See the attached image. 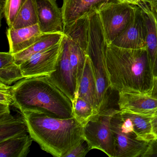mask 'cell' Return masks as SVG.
Returning a JSON list of instances; mask_svg holds the SVG:
<instances>
[{
    "instance_id": "cell-1",
    "label": "cell",
    "mask_w": 157,
    "mask_h": 157,
    "mask_svg": "<svg viewBox=\"0 0 157 157\" xmlns=\"http://www.w3.org/2000/svg\"><path fill=\"white\" fill-rule=\"evenodd\" d=\"M106 66L111 90L148 94L153 77L147 48L128 49L108 44Z\"/></svg>"
},
{
    "instance_id": "cell-2",
    "label": "cell",
    "mask_w": 157,
    "mask_h": 157,
    "mask_svg": "<svg viewBox=\"0 0 157 157\" xmlns=\"http://www.w3.org/2000/svg\"><path fill=\"white\" fill-rule=\"evenodd\" d=\"M13 105L21 113H43L61 119L72 118V101L48 76L24 78L12 86Z\"/></svg>"
},
{
    "instance_id": "cell-3",
    "label": "cell",
    "mask_w": 157,
    "mask_h": 157,
    "mask_svg": "<svg viewBox=\"0 0 157 157\" xmlns=\"http://www.w3.org/2000/svg\"><path fill=\"white\" fill-rule=\"evenodd\" d=\"M21 114L33 140L54 157H64L84 139L83 126L74 117L61 119L30 112Z\"/></svg>"
},
{
    "instance_id": "cell-4",
    "label": "cell",
    "mask_w": 157,
    "mask_h": 157,
    "mask_svg": "<svg viewBox=\"0 0 157 157\" xmlns=\"http://www.w3.org/2000/svg\"><path fill=\"white\" fill-rule=\"evenodd\" d=\"M90 32L87 55L90 59L97 87L95 111L110 100V82L106 66L107 43L98 12L89 13Z\"/></svg>"
},
{
    "instance_id": "cell-5",
    "label": "cell",
    "mask_w": 157,
    "mask_h": 157,
    "mask_svg": "<svg viewBox=\"0 0 157 157\" xmlns=\"http://www.w3.org/2000/svg\"><path fill=\"white\" fill-rule=\"evenodd\" d=\"M111 130L113 137L114 157H151L154 141L139 140L133 131L130 120L120 112L112 119Z\"/></svg>"
},
{
    "instance_id": "cell-6",
    "label": "cell",
    "mask_w": 157,
    "mask_h": 157,
    "mask_svg": "<svg viewBox=\"0 0 157 157\" xmlns=\"http://www.w3.org/2000/svg\"><path fill=\"white\" fill-rule=\"evenodd\" d=\"M119 110L108 104L98 111L83 127V138L91 149L101 151L109 157H114L113 137L111 122Z\"/></svg>"
},
{
    "instance_id": "cell-7",
    "label": "cell",
    "mask_w": 157,
    "mask_h": 157,
    "mask_svg": "<svg viewBox=\"0 0 157 157\" xmlns=\"http://www.w3.org/2000/svg\"><path fill=\"white\" fill-rule=\"evenodd\" d=\"M137 5L123 2L104 7L98 12L108 44H112L128 26Z\"/></svg>"
},
{
    "instance_id": "cell-8",
    "label": "cell",
    "mask_w": 157,
    "mask_h": 157,
    "mask_svg": "<svg viewBox=\"0 0 157 157\" xmlns=\"http://www.w3.org/2000/svg\"><path fill=\"white\" fill-rule=\"evenodd\" d=\"M48 77L72 102L75 100L77 96L78 86L70 61L67 37L64 34L61 41V48L56 71Z\"/></svg>"
},
{
    "instance_id": "cell-9",
    "label": "cell",
    "mask_w": 157,
    "mask_h": 157,
    "mask_svg": "<svg viewBox=\"0 0 157 157\" xmlns=\"http://www.w3.org/2000/svg\"><path fill=\"white\" fill-rule=\"evenodd\" d=\"M60 48L61 42L21 63L20 66L24 78L48 76L55 71Z\"/></svg>"
},
{
    "instance_id": "cell-10",
    "label": "cell",
    "mask_w": 157,
    "mask_h": 157,
    "mask_svg": "<svg viewBox=\"0 0 157 157\" xmlns=\"http://www.w3.org/2000/svg\"><path fill=\"white\" fill-rule=\"evenodd\" d=\"M147 24L144 13L137 6L132 21L124 32L112 44L124 48L141 49L147 46Z\"/></svg>"
},
{
    "instance_id": "cell-11",
    "label": "cell",
    "mask_w": 157,
    "mask_h": 157,
    "mask_svg": "<svg viewBox=\"0 0 157 157\" xmlns=\"http://www.w3.org/2000/svg\"><path fill=\"white\" fill-rule=\"evenodd\" d=\"M118 95L121 112L149 117L157 113V99L147 94L121 91Z\"/></svg>"
},
{
    "instance_id": "cell-12",
    "label": "cell",
    "mask_w": 157,
    "mask_h": 157,
    "mask_svg": "<svg viewBox=\"0 0 157 157\" xmlns=\"http://www.w3.org/2000/svg\"><path fill=\"white\" fill-rule=\"evenodd\" d=\"M38 24L42 33H63L64 21L56 0H35Z\"/></svg>"
},
{
    "instance_id": "cell-13",
    "label": "cell",
    "mask_w": 157,
    "mask_h": 157,
    "mask_svg": "<svg viewBox=\"0 0 157 157\" xmlns=\"http://www.w3.org/2000/svg\"><path fill=\"white\" fill-rule=\"evenodd\" d=\"M123 2V0H63L61 10L64 26L71 24L91 11H98L104 7Z\"/></svg>"
},
{
    "instance_id": "cell-14",
    "label": "cell",
    "mask_w": 157,
    "mask_h": 157,
    "mask_svg": "<svg viewBox=\"0 0 157 157\" xmlns=\"http://www.w3.org/2000/svg\"><path fill=\"white\" fill-rule=\"evenodd\" d=\"M143 11L147 29V48L153 80L157 75V18L153 9L141 1L137 5Z\"/></svg>"
},
{
    "instance_id": "cell-15",
    "label": "cell",
    "mask_w": 157,
    "mask_h": 157,
    "mask_svg": "<svg viewBox=\"0 0 157 157\" xmlns=\"http://www.w3.org/2000/svg\"><path fill=\"white\" fill-rule=\"evenodd\" d=\"M42 34L38 24L20 29L9 27L7 31L9 52L15 55L27 49L37 41Z\"/></svg>"
},
{
    "instance_id": "cell-16",
    "label": "cell",
    "mask_w": 157,
    "mask_h": 157,
    "mask_svg": "<svg viewBox=\"0 0 157 157\" xmlns=\"http://www.w3.org/2000/svg\"><path fill=\"white\" fill-rule=\"evenodd\" d=\"M26 134L29 130L22 114L14 116L9 112L0 115V142Z\"/></svg>"
},
{
    "instance_id": "cell-17",
    "label": "cell",
    "mask_w": 157,
    "mask_h": 157,
    "mask_svg": "<svg viewBox=\"0 0 157 157\" xmlns=\"http://www.w3.org/2000/svg\"><path fill=\"white\" fill-rule=\"evenodd\" d=\"M77 96L90 104L95 110L97 97L96 80L91 61L88 55L83 73L78 86Z\"/></svg>"
},
{
    "instance_id": "cell-18",
    "label": "cell",
    "mask_w": 157,
    "mask_h": 157,
    "mask_svg": "<svg viewBox=\"0 0 157 157\" xmlns=\"http://www.w3.org/2000/svg\"><path fill=\"white\" fill-rule=\"evenodd\" d=\"M63 33H42L39 38L31 46L14 55L15 63L20 65L32 56L40 53L59 44L63 36Z\"/></svg>"
},
{
    "instance_id": "cell-19",
    "label": "cell",
    "mask_w": 157,
    "mask_h": 157,
    "mask_svg": "<svg viewBox=\"0 0 157 157\" xmlns=\"http://www.w3.org/2000/svg\"><path fill=\"white\" fill-rule=\"evenodd\" d=\"M90 32L89 13L67 26H63V33L78 44L87 53Z\"/></svg>"
},
{
    "instance_id": "cell-20",
    "label": "cell",
    "mask_w": 157,
    "mask_h": 157,
    "mask_svg": "<svg viewBox=\"0 0 157 157\" xmlns=\"http://www.w3.org/2000/svg\"><path fill=\"white\" fill-rule=\"evenodd\" d=\"M33 140L29 134H26L0 142V157H26Z\"/></svg>"
},
{
    "instance_id": "cell-21",
    "label": "cell",
    "mask_w": 157,
    "mask_h": 157,
    "mask_svg": "<svg viewBox=\"0 0 157 157\" xmlns=\"http://www.w3.org/2000/svg\"><path fill=\"white\" fill-rule=\"evenodd\" d=\"M120 113L130 120L133 131L139 140L148 142L156 140L151 121V117L123 113L121 111Z\"/></svg>"
},
{
    "instance_id": "cell-22",
    "label": "cell",
    "mask_w": 157,
    "mask_h": 157,
    "mask_svg": "<svg viewBox=\"0 0 157 157\" xmlns=\"http://www.w3.org/2000/svg\"><path fill=\"white\" fill-rule=\"evenodd\" d=\"M67 38L70 61L78 88L83 73L87 53L74 41L68 37Z\"/></svg>"
},
{
    "instance_id": "cell-23",
    "label": "cell",
    "mask_w": 157,
    "mask_h": 157,
    "mask_svg": "<svg viewBox=\"0 0 157 157\" xmlns=\"http://www.w3.org/2000/svg\"><path fill=\"white\" fill-rule=\"evenodd\" d=\"M38 24L35 0H27L17 14L11 27L25 28Z\"/></svg>"
},
{
    "instance_id": "cell-24",
    "label": "cell",
    "mask_w": 157,
    "mask_h": 157,
    "mask_svg": "<svg viewBox=\"0 0 157 157\" xmlns=\"http://www.w3.org/2000/svg\"><path fill=\"white\" fill-rule=\"evenodd\" d=\"M72 104L73 116L83 127L97 113L90 104L78 96L72 101Z\"/></svg>"
},
{
    "instance_id": "cell-25",
    "label": "cell",
    "mask_w": 157,
    "mask_h": 157,
    "mask_svg": "<svg viewBox=\"0 0 157 157\" xmlns=\"http://www.w3.org/2000/svg\"><path fill=\"white\" fill-rule=\"evenodd\" d=\"M20 65L15 62L0 67V82L10 85L24 78Z\"/></svg>"
},
{
    "instance_id": "cell-26",
    "label": "cell",
    "mask_w": 157,
    "mask_h": 157,
    "mask_svg": "<svg viewBox=\"0 0 157 157\" xmlns=\"http://www.w3.org/2000/svg\"><path fill=\"white\" fill-rule=\"evenodd\" d=\"M27 0H7L5 16L7 24L11 27L17 14Z\"/></svg>"
},
{
    "instance_id": "cell-27",
    "label": "cell",
    "mask_w": 157,
    "mask_h": 157,
    "mask_svg": "<svg viewBox=\"0 0 157 157\" xmlns=\"http://www.w3.org/2000/svg\"><path fill=\"white\" fill-rule=\"evenodd\" d=\"M91 150L88 142L83 139L71 148L64 157H84Z\"/></svg>"
},
{
    "instance_id": "cell-28",
    "label": "cell",
    "mask_w": 157,
    "mask_h": 157,
    "mask_svg": "<svg viewBox=\"0 0 157 157\" xmlns=\"http://www.w3.org/2000/svg\"><path fill=\"white\" fill-rule=\"evenodd\" d=\"M13 98L12 93V86L0 82V104L13 105Z\"/></svg>"
},
{
    "instance_id": "cell-29",
    "label": "cell",
    "mask_w": 157,
    "mask_h": 157,
    "mask_svg": "<svg viewBox=\"0 0 157 157\" xmlns=\"http://www.w3.org/2000/svg\"><path fill=\"white\" fill-rule=\"evenodd\" d=\"M15 62L14 54L9 52H1L0 53V67L10 63Z\"/></svg>"
},
{
    "instance_id": "cell-30",
    "label": "cell",
    "mask_w": 157,
    "mask_h": 157,
    "mask_svg": "<svg viewBox=\"0 0 157 157\" xmlns=\"http://www.w3.org/2000/svg\"><path fill=\"white\" fill-rule=\"evenodd\" d=\"M148 94L151 97L157 99V75L153 79L152 87Z\"/></svg>"
},
{
    "instance_id": "cell-31",
    "label": "cell",
    "mask_w": 157,
    "mask_h": 157,
    "mask_svg": "<svg viewBox=\"0 0 157 157\" xmlns=\"http://www.w3.org/2000/svg\"><path fill=\"white\" fill-rule=\"evenodd\" d=\"M151 126L153 133L156 137V140H157V113L151 117Z\"/></svg>"
},
{
    "instance_id": "cell-32",
    "label": "cell",
    "mask_w": 157,
    "mask_h": 157,
    "mask_svg": "<svg viewBox=\"0 0 157 157\" xmlns=\"http://www.w3.org/2000/svg\"><path fill=\"white\" fill-rule=\"evenodd\" d=\"M7 0H0V18L2 20L3 17H5V7H6Z\"/></svg>"
},
{
    "instance_id": "cell-33",
    "label": "cell",
    "mask_w": 157,
    "mask_h": 157,
    "mask_svg": "<svg viewBox=\"0 0 157 157\" xmlns=\"http://www.w3.org/2000/svg\"><path fill=\"white\" fill-rule=\"evenodd\" d=\"M142 2L147 3L152 8H155L157 6V0H142Z\"/></svg>"
},
{
    "instance_id": "cell-34",
    "label": "cell",
    "mask_w": 157,
    "mask_h": 157,
    "mask_svg": "<svg viewBox=\"0 0 157 157\" xmlns=\"http://www.w3.org/2000/svg\"><path fill=\"white\" fill-rule=\"evenodd\" d=\"M123 1L124 2H128L133 5H137V6L138 5L140 2L142 1V0H123Z\"/></svg>"
},
{
    "instance_id": "cell-35",
    "label": "cell",
    "mask_w": 157,
    "mask_h": 157,
    "mask_svg": "<svg viewBox=\"0 0 157 157\" xmlns=\"http://www.w3.org/2000/svg\"><path fill=\"white\" fill-rule=\"evenodd\" d=\"M152 9H153V10H154V12H155V14H156L157 18V6L155 7V8H152Z\"/></svg>"
},
{
    "instance_id": "cell-36",
    "label": "cell",
    "mask_w": 157,
    "mask_h": 157,
    "mask_svg": "<svg viewBox=\"0 0 157 157\" xmlns=\"http://www.w3.org/2000/svg\"><path fill=\"white\" fill-rule=\"evenodd\" d=\"M155 143H156V144H157V140H155Z\"/></svg>"
},
{
    "instance_id": "cell-37",
    "label": "cell",
    "mask_w": 157,
    "mask_h": 157,
    "mask_svg": "<svg viewBox=\"0 0 157 157\" xmlns=\"http://www.w3.org/2000/svg\"></svg>"
}]
</instances>
